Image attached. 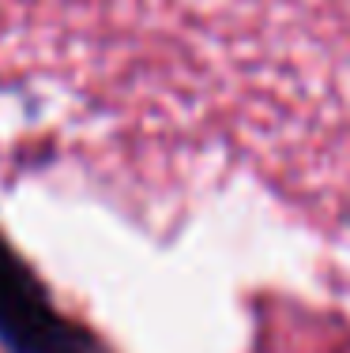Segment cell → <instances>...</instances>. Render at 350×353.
I'll list each match as a JSON object with an SVG mask.
<instances>
[{"label":"cell","mask_w":350,"mask_h":353,"mask_svg":"<svg viewBox=\"0 0 350 353\" xmlns=\"http://www.w3.org/2000/svg\"><path fill=\"white\" fill-rule=\"evenodd\" d=\"M0 334L15 353H87V339L72 334L30 271L0 241Z\"/></svg>","instance_id":"cell-1"}]
</instances>
